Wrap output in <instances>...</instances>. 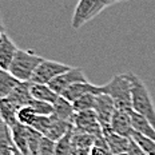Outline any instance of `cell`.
Wrapping results in <instances>:
<instances>
[{
    "label": "cell",
    "mask_w": 155,
    "mask_h": 155,
    "mask_svg": "<svg viewBox=\"0 0 155 155\" xmlns=\"http://www.w3.org/2000/svg\"><path fill=\"white\" fill-rule=\"evenodd\" d=\"M96 96L98 94H87V95L79 98L78 101L72 103L75 112H82V111H92L95 108L96 103Z\"/></svg>",
    "instance_id": "23"
},
{
    "label": "cell",
    "mask_w": 155,
    "mask_h": 155,
    "mask_svg": "<svg viewBox=\"0 0 155 155\" xmlns=\"http://www.w3.org/2000/svg\"><path fill=\"white\" fill-rule=\"evenodd\" d=\"M87 94H101V88H99V86L91 84L90 82H82V83H76V84H72L71 87H68L60 96L64 98L66 101L74 103L79 98L87 95Z\"/></svg>",
    "instance_id": "11"
},
{
    "label": "cell",
    "mask_w": 155,
    "mask_h": 155,
    "mask_svg": "<svg viewBox=\"0 0 155 155\" xmlns=\"http://www.w3.org/2000/svg\"><path fill=\"white\" fill-rule=\"evenodd\" d=\"M12 140H14V146L16 150H19L21 154L30 155L28 151V127L23 126L18 122L11 127Z\"/></svg>",
    "instance_id": "15"
},
{
    "label": "cell",
    "mask_w": 155,
    "mask_h": 155,
    "mask_svg": "<svg viewBox=\"0 0 155 155\" xmlns=\"http://www.w3.org/2000/svg\"><path fill=\"white\" fill-rule=\"evenodd\" d=\"M131 139H134L135 142H137V143L147 153V155H155V142L154 140L148 139V138L138 134V132H134V135H132Z\"/></svg>",
    "instance_id": "26"
},
{
    "label": "cell",
    "mask_w": 155,
    "mask_h": 155,
    "mask_svg": "<svg viewBox=\"0 0 155 155\" xmlns=\"http://www.w3.org/2000/svg\"><path fill=\"white\" fill-rule=\"evenodd\" d=\"M0 30H4V27H3V24H2V14H0Z\"/></svg>",
    "instance_id": "32"
},
{
    "label": "cell",
    "mask_w": 155,
    "mask_h": 155,
    "mask_svg": "<svg viewBox=\"0 0 155 155\" xmlns=\"http://www.w3.org/2000/svg\"><path fill=\"white\" fill-rule=\"evenodd\" d=\"M104 9V7L99 3V0H79L75 7V12L72 15L71 25L75 30L84 25L88 20L94 19Z\"/></svg>",
    "instance_id": "5"
},
{
    "label": "cell",
    "mask_w": 155,
    "mask_h": 155,
    "mask_svg": "<svg viewBox=\"0 0 155 155\" xmlns=\"http://www.w3.org/2000/svg\"><path fill=\"white\" fill-rule=\"evenodd\" d=\"M38 155H56V142L47 137H43Z\"/></svg>",
    "instance_id": "28"
},
{
    "label": "cell",
    "mask_w": 155,
    "mask_h": 155,
    "mask_svg": "<svg viewBox=\"0 0 155 155\" xmlns=\"http://www.w3.org/2000/svg\"><path fill=\"white\" fill-rule=\"evenodd\" d=\"M94 111H95L96 116H98V120L102 124V127L106 128V127H110L112 115L116 111V108H115L112 99L108 95H106V94H98Z\"/></svg>",
    "instance_id": "8"
},
{
    "label": "cell",
    "mask_w": 155,
    "mask_h": 155,
    "mask_svg": "<svg viewBox=\"0 0 155 155\" xmlns=\"http://www.w3.org/2000/svg\"><path fill=\"white\" fill-rule=\"evenodd\" d=\"M18 111L19 107L9 98L0 99V118L7 123L9 127L18 123Z\"/></svg>",
    "instance_id": "18"
},
{
    "label": "cell",
    "mask_w": 155,
    "mask_h": 155,
    "mask_svg": "<svg viewBox=\"0 0 155 155\" xmlns=\"http://www.w3.org/2000/svg\"><path fill=\"white\" fill-rule=\"evenodd\" d=\"M28 106L34 110L36 115H41V116H51V115H54V104H51V103L32 99Z\"/></svg>",
    "instance_id": "24"
},
{
    "label": "cell",
    "mask_w": 155,
    "mask_h": 155,
    "mask_svg": "<svg viewBox=\"0 0 155 155\" xmlns=\"http://www.w3.org/2000/svg\"><path fill=\"white\" fill-rule=\"evenodd\" d=\"M96 138L94 135L80 132L74 128L72 132V144L78 155H90V151L95 144Z\"/></svg>",
    "instance_id": "14"
},
{
    "label": "cell",
    "mask_w": 155,
    "mask_h": 155,
    "mask_svg": "<svg viewBox=\"0 0 155 155\" xmlns=\"http://www.w3.org/2000/svg\"><path fill=\"white\" fill-rule=\"evenodd\" d=\"M126 75L131 83L132 111L135 114L146 118L155 127V104L148 88L138 75L132 72H127Z\"/></svg>",
    "instance_id": "1"
},
{
    "label": "cell",
    "mask_w": 155,
    "mask_h": 155,
    "mask_svg": "<svg viewBox=\"0 0 155 155\" xmlns=\"http://www.w3.org/2000/svg\"><path fill=\"white\" fill-rule=\"evenodd\" d=\"M50 124H51V116H41V115H38L35 122L32 123L31 128L36 130L38 132H40L41 135H46L48 128H50Z\"/></svg>",
    "instance_id": "27"
},
{
    "label": "cell",
    "mask_w": 155,
    "mask_h": 155,
    "mask_svg": "<svg viewBox=\"0 0 155 155\" xmlns=\"http://www.w3.org/2000/svg\"><path fill=\"white\" fill-rule=\"evenodd\" d=\"M14 150L11 127L0 118V155H14Z\"/></svg>",
    "instance_id": "19"
},
{
    "label": "cell",
    "mask_w": 155,
    "mask_h": 155,
    "mask_svg": "<svg viewBox=\"0 0 155 155\" xmlns=\"http://www.w3.org/2000/svg\"><path fill=\"white\" fill-rule=\"evenodd\" d=\"M82 82H88L84 72L79 67H71L68 71H66L62 75L55 78L48 86L60 96L68 87H71L72 84H76V83H82Z\"/></svg>",
    "instance_id": "7"
},
{
    "label": "cell",
    "mask_w": 155,
    "mask_h": 155,
    "mask_svg": "<svg viewBox=\"0 0 155 155\" xmlns=\"http://www.w3.org/2000/svg\"><path fill=\"white\" fill-rule=\"evenodd\" d=\"M90 155H111V153H110V150H108V146L103 137L96 138L95 144H94V147L91 148V151H90Z\"/></svg>",
    "instance_id": "29"
},
{
    "label": "cell",
    "mask_w": 155,
    "mask_h": 155,
    "mask_svg": "<svg viewBox=\"0 0 155 155\" xmlns=\"http://www.w3.org/2000/svg\"><path fill=\"white\" fill-rule=\"evenodd\" d=\"M14 155H24V154H21L20 151H19V150H16V148H15V150H14Z\"/></svg>",
    "instance_id": "31"
},
{
    "label": "cell",
    "mask_w": 155,
    "mask_h": 155,
    "mask_svg": "<svg viewBox=\"0 0 155 155\" xmlns=\"http://www.w3.org/2000/svg\"><path fill=\"white\" fill-rule=\"evenodd\" d=\"M103 138H104L106 143H107L111 155H119L128 151L131 138L122 137V135L114 132L110 127L103 128Z\"/></svg>",
    "instance_id": "10"
},
{
    "label": "cell",
    "mask_w": 155,
    "mask_h": 155,
    "mask_svg": "<svg viewBox=\"0 0 155 155\" xmlns=\"http://www.w3.org/2000/svg\"><path fill=\"white\" fill-rule=\"evenodd\" d=\"M70 68L71 67L68 64L44 59L43 62L38 66V68L35 70V72H34V75H32L30 82L39 83V84H50L55 78L62 75V74L68 71Z\"/></svg>",
    "instance_id": "4"
},
{
    "label": "cell",
    "mask_w": 155,
    "mask_h": 155,
    "mask_svg": "<svg viewBox=\"0 0 155 155\" xmlns=\"http://www.w3.org/2000/svg\"><path fill=\"white\" fill-rule=\"evenodd\" d=\"M18 50L19 48H16L15 43L11 40V38L4 32L2 35V38H0V68L8 71L9 66L12 63V59H14Z\"/></svg>",
    "instance_id": "12"
},
{
    "label": "cell",
    "mask_w": 155,
    "mask_h": 155,
    "mask_svg": "<svg viewBox=\"0 0 155 155\" xmlns=\"http://www.w3.org/2000/svg\"><path fill=\"white\" fill-rule=\"evenodd\" d=\"M19 83L20 82L15 76H12L9 71L0 70V99L8 98Z\"/></svg>",
    "instance_id": "22"
},
{
    "label": "cell",
    "mask_w": 155,
    "mask_h": 155,
    "mask_svg": "<svg viewBox=\"0 0 155 155\" xmlns=\"http://www.w3.org/2000/svg\"><path fill=\"white\" fill-rule=\"evenodd\" d=\"M54 115L58 116L59 119H63V120L72 122L74 115H75V110H74L72 103L66 101L62 96H59L58 101L54 103Z\"/></svg>",
    "instance_id": "21"
},
{
    "label": "cell",
    "mask_w": 155,
    "mask_h": 155,
    "mask_svg": "<svg viewBox=\"0 0 155 155\" xmlns=\"http://www.w3.org/2000/svg\"><path fill=\"white\" fill-rule=\"evenodd\" d=\"M127 153H128V155H147L146 151H144L134 139L130 140V146H128Z\"/></svg>",
    "instance_id": "30"
},
{
    "label": "cell",
    "mask_w": 155,
    "mask_h": 155,
    "mask_svg": "<svg viewBox=\"0 0 155 155\" xmlns=\"http://www.w3.org/2000/svg\"><path fill=\"white\" fill-rule=\"evenodd\" d=\"M30 92H31L32 99L47 102V103H51V104H54L58 101V98H59V95L48 84H39V83L30 82Z\"/></svg>",
    "instance_id": "16"
},
{
    "label": "cell",
    "mask_w": 155,
    "mask_h": 155,
    "mask_svg": "<svg viewBox=\"0 0 155 155\" xmlns=\"http://www.w3.org/2000/svg\"><path fill=\"white\" fill-rule=\"evenodd\" d=\"M131 118H132V127H134L135 132H138V134L143 135V137H146L148 139L155 142V127L154 126L151 124L146 118L135 114L134 111H132V114H131Z\"/></svg>",
    "instance_id": "20"
},
{
    "label": "cell",
    "mask_w": 155,
    "mask_h": 155,
    "mask_svg": "<svg viewBox=\"0 0 155 155\" xmlns=\"http://www.w3.org/2000/svg\"><path fill=\"white\" fill-rule=\"evenodd\" d=\"M101 94H106L112 99L115 108L119 111H132L131 83L126 74L115 75L106 84L99 86Z\"/></svg>",
    "instance_id": "2"
},
{
    "label": "cell",
    "mask_w": 155,
    "mask_h": 155,
    "mask_svg": "<svg viewBox=\"0 0 155 155\" xmlns=\"http://www.w3.org/2000/svg\"><path fill=\"white\" fill-rule=\"evenodd\" d=\"M119 2H128V0H115V3H119Z\"/></svg>",
    "instance_id": "33"
},
{
    "label": "cell",
    "mask_w": 155,
    "mask_h": 155,
    "mask_svg": "<svg viewBox=\"0 0 155 155\" xmlns=\"http://www.w3.org/2000/svg\"><path fill=\"white\" fill-rule=\"evenodd\" d=\"M74 128L80 132H86V134L94 135L95 138H102L103 137V127L99 123L98 116L95 111H82V112H75L72 119Z\"/></svg>",
    "instance_id": "6"
},
{
    "label": "cell",
    "mask_w": 155,
    "mask_h": 155,
    "mask_svg": "<svg viewBox=\"0 0 155 155\" xmlns=\"http://www.w3.org/2000/svg\"><path fill=\"white\" fill-rule=\"evenodd\" d=\"M43 60L44 58L39 56L34 51H30V50L25 51L19 48L16 51L14 59H12V63L9 66L8 71L19 82H30L35 70L38 68V66Z\"/></svg>",
    "instance_id": "3"
},
{
    "label": "cell",
    "mask_w": 155,
    "mask_h": 155,
    "mask_svg": "<svg viewBox=\"0 0 155 155\" xmlns=\"http://www.w3.org/2000/svg\"><path fill=\"white\" fill-rule=\"evenodd\" d=\"M8 98L11 99L19 108L28 106L30 102L32 101V96L30 92V82H20Z\"/></svg>",
    "instance_id": "17"
},
{
    "label": "cell",
    "mask_w": 155,
    "mask_h": 155,
    "mask_svg": "<svg viewBox=\"0 0 155 155\" xmlns=\"http://www.w3.org/2000/svg\"><path fill=\"white\" fill-rule=\"evenodd\" d=\"M36 116L38 115L35 114V111L30 107V106H25V107L19 108V111H18V122L20 124H23V126L31 127L32 123L35 122V119H36Z\"/></svg>",
    "instance_id": "25"
},
{
    "label": "cell",
    "mask_w": 155,
    "mask_h": 155,
    "mask_svg": "<svg viewBox=\"0 0 155 155\" xmlns=\"http://www.w3.org/2000/svg\"><path fill=\"white\" fill-rule=\"evenodd\" d=\"M132 111H119L116 110L112 115L110 128L114 132L122 135L126 138H132L134 135V127H132V118H131Z\"/></svg>",
    "instance_id": "9"
},
{
    "label": "cell",
    "mask_w": 155,
    "mask_h": 155,
    "mask_svg": "<svg viewBox=\"0 0 155 155\" xmlns=\"http://www.w3.org/2000/svg\"><path fill=\"white\" fill-rule=\"evenodd\" d=\"M119 155H128V153H123V154H119Z\"/></svg>",
    "instance_id": "34"
},
{
    "label": "cell",
    "mask_w": 155,
    "mask_h": 155,
    "mask_svg": "<svg viewBox=\"0 0 155 155\" xmlns=\"http://www.w3.org/2000/svg\"><path fill=\"white\" fill-rule=\"evenodd\" d=\"M74 128V124L72 122H68V120H63V119H59L58 116L55 115H51V124H50V128H48L47 134L44 137L50 138L55 142L60 140L63 137H66L67 134Z\"/></svg>",
    "instance_id": "13"
}]
</instances>
